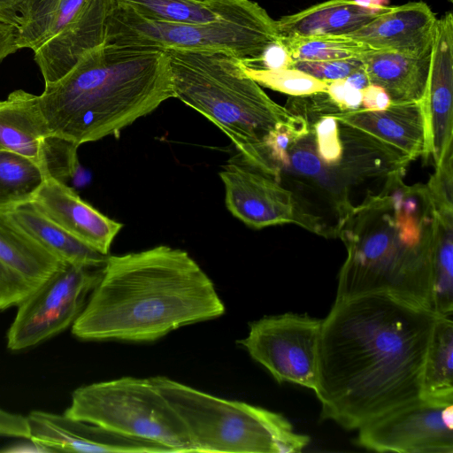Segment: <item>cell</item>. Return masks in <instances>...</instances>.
I'll list each match as a JSON object with an SVG mask.
<instances>
[{
    "mask_svg": "<svg viewBox=\"0 0 453 453\" xmlns=\"http://www.w3.org/2000/svg\"><path fill=\"white\" fill-rule=\"evenodd\" d=\"M244 73L260 86L287 94L290 96H303L326 91L328 82L318 80L298 69H264L244 63L240 58Z\"/></svg>",
    "mask_w": 453,
    "mask_h": 453,
    "instance_id": "30",
    "label": "cell"
},
{
    "mask_svg": "<svg viewBox=\"0 0 453 453\" xmlns=\"http://www.w3.org/2000/svg\"><path fill=\"white\" fill-rule=\"evenodd\" d=\"M321 323L307 314L266 316L250 323L247 336L238 343L278 383L315 391Z\"/></svg>",
    "mask_w": 453,
    "mask_h": 453,
    "instance_id": "12",
    "label": "cell"
},
{
    "mask_svg": "<svg viewBox=\"0 0 453 453\" xmlns=\"http://www.w3.org/2000/svg\"><path fill=\"white\" fill-rule=\"evenodd\" d=\"M354 88L362 90L370 84L364 65L345 79Z\"/></svg>",
    "mask_w": 453,
    "mask_h": 453,
    "instance_id": "39",
    "label": "cell"
},
{
    "mask_svg": "<svg viewBox=\"0 0 453 453\" xmlns=\"http://www.w3.org/2000/svg\"><path fill=\"white\" fill-rule=\"evenodd\" d=\"M284 107L290 114L300 116L310 124H314L323 116L342 111L326 91L289 96Z\"/></svg>",
    "mask_w": 453,
    "mask_h": 453,
    "instance_id": "31",
    "label": "cell"
},
{
    "mask_svg": "<svg viewBox=\"0 0 453 453\" xmlns=\"http://www.w3.org/2000/svg\"><path fill=\"white\" fill-rule=\"evenodd\" d=\"M118 4L119 0H24L16 24L18 48L32 50L44 84L54 83L104 43Z\"/></svg>",
    "mask_w": 453,
    "mask_h": 453,
    "instance_id": "9",
    "label": "cell"
},
{
    "mask_svg": "<svg viewBox=\"0 0 453 453\" xmlns=\"http://www.w3.org/2000/svg\"><path fill=\"white\" fill-rule=\"evenodd\" d=\"M326 92L342 111L358 110L362 106V90L345 79L329 81Z\"/></svg>",
    "mask_w": 453,
    "mask_h": 453,
    "instance_id": "34",
    "label": "cell"
},
{
    "mask_svg": "<svg viewBox=\"0 0 453 453\" xmlns=\"http://www.w3.org/2000/svg\"><path fill=\"white\" fill-rule=\"evenodd\" d=\"M353 1L364 8L373 10V11L385 10L388 7V4H389V0H353Z\"/></svg>",
    "mask_w": 453,
    "mask_h": 453,
    "instance_id": "41",
    "label": "cell"
},
{
    "mask_svg": "<svg viewBox=\"0 0 453 453\" xmlns=\"http://www.w3.org/2000/svg\"><path fill=\"white\" fill-rule=\"evenodd\" d=\"M44 249L64 263L101 267L107 256L88 247L40 211L32 203L8 211Z\"/></svg>",
    "mask_w": 453,
    "mask_h": 453,
    "instance_id": "26",
    "label": "cell"
},
{
    "mask_svg": "<svg viewBox=\"0 0 453 453\" xmlns=\"http://www.w3.org/2000/svg\"><path fill=\"white\" fill-rule=\"evenodd\" d=\"M357 430L356 443L369 450L453 453V402L420 397Z\"/></svg>",
    "mask_w": 453,
    "mask_h": 453,
    "instance_id": "13",
    "label": "cell"
},
{
    "mask_svg": "<svg viewBox=\"0 0 453 453\" xmlns=\"http://www.w3.org/2000/svg\"><path fill=\"white\" fill-rule=\"evenodd\" d=\"M0 148L35 163L45 176L65 182L78 168V145L51 132L38 96L22 89L0 101Z\"/></svg>",
    "mask_w": 453,
    "mask_h": 453,
    "instance_id": "14",
    "label": "cell"
},
{
    "mask_svg": "<svg viewBox=\"0 0 453 453\" xmlns=\"http://www.w3.org/2000/svg\"><path fill=\"white\" fill-rule=\"evenodd\" d=\"M15 447L12 446L11 449H5L4 450H1V451H4V452H23V451H26V452H49V450L35 442L34 441L30 440L29 439V442H21L19 444H17V445H14Z\"/></svg>",
    "mask_w": 453,
    "mask_h": 453,
    "instance_id": "40",
    "label": "cell"
},
{
    "mask_svg": "<svg viewBox=\"0 0 453 453\" xmlns=\"http://www.w3.org/2000/svg\"><path fill=\"white\" fill-rule=\"evenodd\" d=\"M411 160L358 129L345 157L326 164L316 151L313 124L293 115L278 123L259 147L257 171L288 190L294 222L326 238H337L349 215L379 195Z\"/></svg>",
    "mask_w": 453,
    "mask_h": 453,
    "instance_id": "3",
    "label": "cell"
},
{
    "mask_svg": "<svg viewBox=\"0 0 453 453\" xmlns=\"http://www.w3.org/2000/svg\"><path fill=\"white\" fill-rule=\"evenodd\" d=\"M225 311L197 262L183 250L159 245L108 255L72 333L86 341L153 342Z\"/></svg>",
    "mask_w": 453,
    "mask_h": 453,
    "instance_id": "2",
    "label": "cell"
},
{
    "mask_svg": "<svg viewBox=\"0 0 453 453\" xmlns=\"http://www.w3.org/2000/svg\"><path fill=\"white\" fill-rule=\"evenodd\" d=\"M24 0H0V21L16 26L19 9Z\"/></svg>",
    "mask_w": 453,
    "mask_h": 453,
    "instance_id": "38",
    "label": "cell"
},
{
    "mask_svg": "<svg viewBox=\"0 0 453 453\" xmlns=\"http://www.w3.org/2000/svg\"><path fill=\"white\" fill-rule=\"evenodd\" d=\"M280 41L276 20L268 13L209 24H177L145 19L119 4L108 21L104 43L162 51L222 52L252 59Z\"/></svg>",
    "mask_w": 453,
    "mask_h": 453,
    "instance_id": "10",
    "label": "cell"
},
{
    "mask_svg": "<svg viewBox=\"0 0 453 453\" xmlns=\"http://www.w3.org/2000/svg\"><path fill=\"white\" fill-rule=\"evenodd\" d=\"M46 178L35 163L0 148V211L31 203Z\"/></svg>",
    "mask_w": 453,
    "mask_h": 453,
    "instance_id": "28",
    "label": "cell"
},
{
    "mask_svg": "<svg viewBox=\"0 0 453 453\" xmlns=\"http://www.w3.org/2000/svg\"><path fill=\"white\" fill-rule=\"evenodd\" d=\"M119 4L145 19L177 24H209L268 13L252 0H119Z\"/></svg>",
    "mask_w": 453,
    "mask_h": 453,
    "instance_id": "22",
    "label": "cell"
},
{
    "mask_svg": "<svg viewBox=\"0 0 453 453\" xmlns=\"http://www.w3.org/2000/svg\"><path fill=\"white\" fill-rule=\"evenodd\" d=\"M403 175H395L342 225L338 237L347 257L335 301L387 294L432 310L433 199L427 184L408 185Z\"/></svg>",
    "mask_w": 453,
    "mask_h": 453,
    "instance_id": "4",
    "label": "cell"
},
{
    "mask_svg": "<svg viewBox=\"0 0 453 453\" xmlns=\"http://www.w3.org/2000/svg\"><path fill=\"white\" fill-rule=\"evenodd\" d=\"M439 315L387 294L334 301L322 319L315 394L321 418L359 429L421 397Z\"/></svg>",
    "mask_w": 453,
    "mask_h": 453,
    "instance_id": "1",
    "label": "cell"
},
{
    "mask_svg": "<svg viewBox=\"0 0 453 453\" xmlns=\"http://www.w3.org/2000/svg\"><path fill=\"white\" fill-rule=\"evenodd\" d=\"M390 104V97L381 87L370 83L362 89V109L367 111H383Z\"/></svg>",
    "mask_w": 453,
    "mask_h": 453,
    "instance_id": "36",
    "label": "cell"
},
{
    "mask_svg": "<svg viewBox=\"0 0 453 453\" xmlns=\"http://www.w3.org/2000/svg\"><path fill=\"white\" fill-rule=\"evenodd\" d=\"M46 217L75 238L108 255L123 224L82 200L65 182L48 177L31 202Z\"/></svg>",
    "mask_w": 453,
    "mask_h": 453,
    "instance_id": "19",
    "label": "cell"
},
{
    "mask_svg": "<svg viewBox=\"0 0 453 453\" xmlns=\"http://www.w3.org/2000/svg\"><path fill=\"white\" fill-rule=\"evenodd\" d=\"M332 115L392 146L411 160L426 157L427 121L421 101L391 103L383 111L360 108Z\"/></svg>",
    "mask_w": 453,
    "mask_h": 453,
    "instance_id": "21",
    "label": "cell"
},
{
    "mask_svg": "<svg viewBox=\"0 0 453 453\" xmlns=\"http://www.w3.org/2000/svg\"><path fill=\"white\" fill-rule=\"evenodd\" d=\"M358 58L371 84L386 90L391 103L421 101L426 88L430 55L416 58L402 53L370 49Z\"/></svg>",
    "mask_w": 453,
    "mask_h": 453,
    "instance_id": "23",
    "label": "cell"
},
{
    "mask_svg": "<svg viewBox=\"0 0 453 453\" xmlns=\"http://www.w3.org/2000/svg\"><path fill=\"white\" fill-rule=\"evenodd\" d=\"M64 414L169 452H194L183 421L150 378L127 376L78 388Z\"/></svg>",
    "mask_w": 453,
    "mask_h": 453,
    "instance_id": "8",
    "label": "cell"
},
{
    "mask_svg": "<svg viewBox=\"0 0 453 453\" xmlns=\"http://www.w3.org/2000/svg\"><path fill=\"white\" fill-rule=\"evenodd\" d=\"M434 208L431 307L453 315V196L431 194Z\"/></svg>",
    "mask_w": 453,
    "mask_h": 453,
    "instance_id": "25",
    "label": "cell"
},
{
    "mask_svg": "<svg viewBox=\"0 0 453 453\" xmlns=\"http://www.w3.org/2000/svg\"><path fill=\"white\" fill-rule=\"evenodd\" d=\"M0 436L29 439L27 417L0 409Z\"/></svg>",
    "mask_w": 453,
    "mask_h": 453,
    "instance_id": "35",
    "label": "cell"
},
{
    "mask_svg": "<svg viewBox=\"0 0 453 453\" xmlns=\"http://www.w3.org/2000/svg\"><path fill=\"white\" fill-rule=\"evenodd\" d=\"M174 97L218 127L252 167L265 137L291 114L222 52L165 51Z\"/></svg>",
    "mask_w": 453,
    "mask_h": 453,
    "instance_id": "6",
    "label": "cell"
},
{
    "mask_svg": "<svg viewBox=\"0 0 453 453\" xmlns=\"http://www.w3.org/2000/svg\"><path fill=\"white\" fill-rule=\"evenodd\" d=\"M18 50L17 27L13 24L0 21V64Z\"/></svg>",
    "mask_w": 453,
    "mask_h": 453,
    "instance_id": "37",
    "label": "cell"
},
{
    "mask_svg": "<svg viewBox=\"0 0 453 453\" xmlns=\"http://www.w3.org/2000/svg\"><path fill=\"white\" fill-rule=\"evenodd\" d=\"M244 63L264 69H281L292 67L293 58L281 41L268 45L257 58H243Z\"/></svg>",
    "mask_w": 453,
    "mask_h": 453,
    "instance_id": "33",
    "label": "cell"
},
{
    "mask_svg": "<svg viewBox=\"0 0 453 453\" xmlns=\"http://www.w3.org/2000/svg\"><path fill=\"white\" fill-rule=\"evenodd\" d=\"M437 18L424 2L388 6L349 35L370 49L425 58L430 55Z\"/></svg>",
    "mask_w": 453,
    "mask_h": 453,
    "instance_id": "20",
    "label": "cell"
},
{
    "mask_svg": "<svg viewBox=\"0 0 453 453\" xmlns=\"http://www.w3.org/2000/svg\"><path fill=\"white\" fill-rule=\"evenodd\" d=\"M385 10L366 9L353 0H327L298 12L282 16L276 20V26L280 37L308 35H349Z\"/></svg>",
    "mask_w": 453,
    "mask_h": 453,
    "instance_id": "24",
    "label": "cell"
},
{
    "mask_svg": "<svg viewBox=\"0 0 453 453\" xmlns=\"http://www.w3.org/2000/svg\"><path fill=\"white\" fill-rule=\"evenodd\" d=\"M230 213L252 228L294 222L288 190L265 173L243 164L230 163L219 173Z\"/></svg>",
    "mask_w": 453,
    "mask_h": 453,
    "instance_id": "17",
    "label": "cell"
},
{
    "mask_svg": "<svg viewBox=\"0 0 453 453\" xmlns=\"http://www.w3.org/2000/svg\"><path fill=\"white\" fill-rule=\"evenodd\" d=\"M103 266L64 263L18 305L7 333V347L31 348L72 326L100 280Z\"/></svg>",
    "mask_w": 453,
    "mask_h": 453,
    "instance_id": "11",
    "label": "cell"
},
{
    "mask_svg": "<svg viewBox=\"0 0 453 453\" xmlns=\"http://www.w3.org/2000/svg\"><path fill=\"white\" fill-rule=\"evenodd\" d=\"M63 264L0 211V311L18 306Z\"/></svg>",
    "mask_w": 453,
    "mask_h": 453,
    "instance_id": "16",
    "label": "cell"
},
{
    "mask_svg": "<svg viewBox=\"0 0 453 453\" xmlns=\"http://www.w3.org/2000/svg\"><path fill=\"white\" fill-rule=\"evenodd\" d=\"M363 65L358 58L326 61H294L292 67L326 81L346 79Z\"/></svg>",
    "mask_w": 453,
    "mask_h": 453,
    "instance_id": "32",
    "label": "cell"
},
{
    "mask_svg": "<svg viewBox=\"0 0 453 453\" xmlns=\"http://www.w3.org/2000/svg\"><path fill=\"white\" fill-rule=\"evenodd\" d=\"M150 379L183 421L194 452L297 453L310 442L280 413L165 376Z\"/></svg>",
    "mask_w": 453,
    "mask_h": 453,
    "instance_id": "7",
    "label": "cell"
},
{
    "mask_svg": "<svg viewBox=\"0 0 453 453\" xmlns=\"http://www.w3.org/2000/svg\"><path fill=\"white\" fill-rule=\"evenodd\" d=\"M427 121L426 158L435 167L453 153V14L436 21L430 52L429 72L421 100Z\"/></svg>",
    "mask_w": 453,
    "mask_h": 453,
    "instance_id": "15",
    "label": "cell"
},
{
    "mask_svg": "<svg viewBox=\"0 0 453 453\" xmlns=\"http://www.w3.org/2000/svg\"><path fill=\"white\" fill-rule=\"evenodd\" d=\"M174 97L165 51L104 43L38 96L51 132L78 146L120 131Z\"/></svg>",
    "mask_w": 453,
    "mask_h": 453,
    "instance_id": "5",
    "label": "cell"
},
{
    "mask_svg": "<svg viewBox=\"0 0 453 453\" xmlns=\"http://www.w3.org/2000/svg\"><path fill=\"white\" fill-rule=\"evenodd\" d=\"M421 397L453 402V320L439 316L427 348L421 382Z\"/></svg>",
    "mask_w": 453,
    "mask_h": 453,
    "instance_id": "27",
    "label": "cell"
},
{
    "mask_svg": "<svg viewBox=\"0 0 453 453\" xmlns=\"http://www.w3.org/2000/svg\"><path fill=\"white\" fill-rule=\"evenodd\" d=\"M29 439L49 451L169 452L157 444L111 433L65 414L34 411L27 417Z\"/></svg>",
    "mask_w": 453,
    "mask_h": 453,
    "instance_id": "18",
    "label": "cell"
},
{
    "mask_svg": "<svg viewBox=\"0 0 453 453\" xmlns=\"http://www.w3.org/2000/svg\"><path fill=\"white\" fill-rule=\"evenodd\" d=\"M294 61H326L358 58L370 50L348 35H308L280 37Z\"/></svg>",
    "mask_w": 453,
    "mask_h": 453,
    "instance_id": "29",
    "label": "cell"
}]
</instances>
